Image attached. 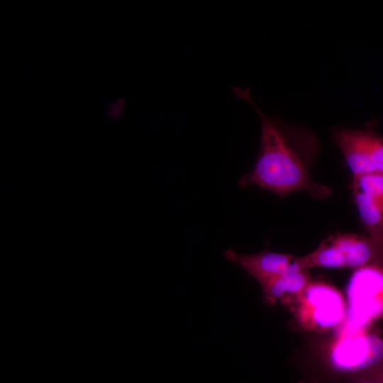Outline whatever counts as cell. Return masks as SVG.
I'll use <instances>...</instances> for the list:
<instances>
[{
	"mask_svg": "<svg viewBox=\"0 0 383 383\" xmlns=\"http://www.w3.org/2000/svg\"><path fill=\"white\" fill-rule=\"evenodd\" d=\"M233 90L255 109L261 126L257 160L252 170L240 177L238 185H255L280 198L297 191H306L316 198L329 197L331 189L315 182L310 176L319 148L315 134L309 129L289 126L264 114L252 101L248 89L233 87Z\"/></svg>",
	"mask_w": 383,
	"mask_h": 383,
	"instance_id": "obj_1",
	"label": "cell"
},
{
	"mask_svg": "<svg viewBox=\"0 0 383 383\" xmlns=\"http://www.w3.org/2000/svg\"><path fill=\"white\" fill-rule=\"evenodd\" d=\"M305 270L383 266V238L357 233H336L324 239L312 252L296 257Z\"/></svg>",
	"mask_w": 383,
	"mask_h": 383,
	"instance_id": "obj_2",
	"label": "cell"
},
{
	"mask_svg": "<svg viewBox=\"0 0 383 383\" xmlns=\"http://www.w3.org/2000/svg\"><path fill=\"white\" fill-rule=\"evenodd\" d=\"M383 362V328L338 333L323 357L328 373L348 379Z\"/></svg>",
	"mask_w": 383,
	"mask_h": 383,
	"instance_id": "obj_3",
	"label": "cell"
},
{
	"mask_svg": "<svg viewBox=\"0 0 383 383\" xmlns=\"http://www.w3.org/2000/svg\"><path fill=\"white\" fill-rule=\"evenodd\" d=\"M346 318L338 333L370 328L383 318V266L354 270L346 287Z\"/></svg>",
	"mask_w": 383,
	"mask_h": 383,
	"instance_id": "obj_4",
	"label": "cell"
},
{
	"mask_svg": "<svg viewBox=\"0 0 383 383\" xmlns=\"http://www.w3.org/2000/svg\"><path fill=\"white\" fill-rule=\"evenodd\" d=\"M290 309L303 329L323 333L341 328L346 318L347 303L336 287L311 281Z\"/></svg>",
	"mask_w": 383,
	"mask_h": 383,
	"instance_id": "obj_5",
	"label": "cell"
},
{
	"mask_svg": "<svg viewBox=\"0 0 383 383\" xmlns=\"http://www.w3.org/2000/svg\"><path fill=\"white\" fill-rule=\"evenodd\" d=\"M353 176L383 174V137L373 131L340 128L333 133Z\"/></svg>",
	"mask_w": 383,
	"mask_h": 383,
	"instance_id": "obj_6",
	"label": "cell"
},
{
	"mask_svg": "<svg viewBox=\"0 0 383 383\" xmlns=\"http://www.w3.org/2000/svg\"><path fill=\"white\" fill-rule=\"evenodd\" d=\"M351 189L364 230L383 238V174L353 176Z\"/></svg>",
	"mask_w": 383,
	"mask_h": 383,
	"instance_id": "obj_7",
	"label": "cell"
},
{
	"mask_svg": "<svg viewBox=\"0 0 383 383\" xmlns=\"http://www.w3.org/2000/svg\"><path fill=\"white\" fill-rule=\"evenodd\" d=\"M226 259L243 268L260 286L282 274L295 257L263 250L251 255H241L232 249L224 252Z\"/></svg>",
	"mask_w": 383,
	"mask_h": 383,
	"instance_id": "obj_8",
	"label": "cell"
},
{
	"mask_svg": "<svg viewBox=\"0 0 383 383\" xmlns=\"http://www.w3.org/2000/svg\"><path fill=\"white\" fill-rule=\"evenodd\" d=\"M311 282L309 270L303 269L294 257L282 274L261 286L263 299L267 304L279 302L291 309Z\"/></svg>",
	"mask_w": 383,
	"mask_h": 383,
	"instance_id": "obj_9",
	"label": "cell"
},
{
	"mask_svg": "<svg viewBox=\"0 0 383 383\" xmlns=\"http://www.w3.org/2000/svg\"><path fill=\"white\" fill-rule=\"evenodd\" d=\"M357 376L383 382V362Z\"/></svg>",
	"mask_w": 383,
	"mask_h": 383,
	"instance_id": "obj_10",
	"label": "cell"
},
{
	"mask_svg": "<svg viewBox=\"0 0 383 383\" xmlns=\"http://www.w3.org/2000/svg\"><path fill=\"white\" fill-rule=\"evenodd\" d=\"M347 383H383L374 379H368L361 376H356L348 379Z\"/></svg>",
	"mask_w": 383,
	"mask_h": 383,
	"instance_id": "obj_11",
	"label": "cell"
}]
</instances>
